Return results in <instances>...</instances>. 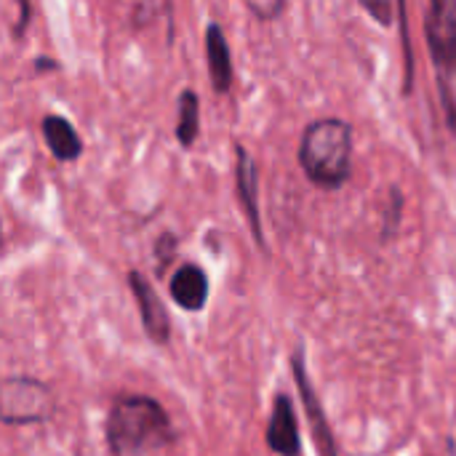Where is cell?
<instances>
[{
    "label": "cell",
    "instance_id": "obj_1",
    "mask_svg": "<svg viewBox=\"0 0 456 456\" xmlns=\"http://www.w3.org/2000/svg\"><path fill=\"white\" fill-rule=\"evenodd\" d=\"M110 456H168L176 430L168 411L150 395H120L104 428Z\"/></svg>",
    "mask_w": 456,
    "mask_h": 456
},
{
    "label": "cell",
    "instance_id": "obj_2",
    "mask_svg": "<svg viewBox=\"0 0 456 456\" xmlns=\"http://www.w3.org/2000/svg\"><path fill=\"white\" fill-rule=\"evenodd\" d=\"M350 126L326 118L307 126L299 144V163L318 187H339L350 176Z\"/></svg>",
    "mask_w": 456,
    "mask_h": 456
},
{
    "label": "cell",
    "instance_id": "obj_3",
    "mask_svg": "<svg viewBox=\"0 0 456 456\" xmlns=\"http://www.w3.org/2000/svg\"><path fill=\"white\" fill-rule=\"evenodd\" d=\"M56 414L53 390L32 377H8L0 382V422L24 428L43 425Z\"/></svg>",
    "mask_w": 456,
    "mask_h": 456
},
{
    "label": "cell",
    "instance_id": "obj_4",
    "mask_svg": "<svg viewBox=\"0 0 456 456\" xmlns=\"http://www.w3.org/2000/svg\"><path fill=\"white\" fill-rule=\"evenodd\" d=\"M425 35L436 64L456 75V3L454 0H436L425 19Z\"/></svg>",
    "mask_w": 456,
    "mask_h": 456
},
{
    "label": "cell",
    "instance_id": "obj_5",
    "mask_svg": "<svg viewBox=\"0 0 456 456\" xmlns=\"http://www.w3.org/2000/svg\"><path fill=\"white\" fill-rule=\"evenodd\" d=\"M128 281V289L136 299V307H139V315H142V326H144V334L155 342V345H166L171 339V318H168V310L163 305V299L158 297L155 286L150 283V278H144L139 270H131L126 275Z\"/></svg>",
    "mask_w": 456,
    "mask_h": 456
},
{
    "label": "cell",
    "instance_id": "obj_6",
    "mask_svg": "<svg viewBox=\"0 0 456 456\" xmlns=\"http://www.w3.org/2000/svg\"><path fill=\"white\" fill-rule=\"evenodd\" d=\"M168 291H171V299H174L182 310L198 313V310H203L206 302H208V275H206V270H203L200 265L187 262V265H182V267L171 275Z\"/></svg>",
    "mask_w": 456,
    "mask_h": 456
},
{
    "label": "cell",
    "instance_id": "obj_7",
    "mask_svg": "<svg viewBox=\"0 0 456 456\" xmlns=\"http://www.w3.org/2000/svg\"><path fill=\"white\" fill-rule=\"evenodd\" d=\"M267 444L275 454L299 456V428H297V414L294 403L286 395L275 398L270 428H267Z\"/></svg>",
    "mask_w": 456,
    "mask_h": 456
},
{
    "label": "cell",
    "instance_id": "obj_8",
    "mask_svg": "<svg viewBox=\"0 0 456 456\" xmlns=\"http://www.w3.org/2000/svg\"><path fill=\"white\" fill-rule=\"evenodd\" d=\"M294 377H297V385H299V393H302V401H305V409H307V417H310V425H313V436H315V444H318V452L321 456H337V444H334V436L329 430V422H326V414L318 403V395L305 374V366H302V355L297 353L294 355Z\"/></svg>",
    "mask_w": 456,
    "mask_h": 456
},
{
    "label": "cell",
    "instance_id": "obj_9",
    "mask_svg": "<svg viewBox=\"0 0 456 456\" xmlns=\"http://www.w3.org/2000/svg\"><path fill=\"white\" fill-rule=\"evenodd\" d=\"M206 61H208V77L214 91L227 94L232 86V53L219 24L206 27Z\"/></svg>",
    "mask_w": 456,
    "mask_h": 456
},
{
    "label": "cell",
    "instance_id": "obj_10",
    "mask_svg": "<svg viewBox=\"0 0 456 456\" xmlns=\"http://www.w3.org/2000/svg\"><path fill=\"white\" fill-rule=\"evenodd\" d=\"M40 134L51 150V155L61 163H72L83 155V139L75 126L61 115H45L40 123Z\"/></svg>",
    "mask_w": 456,
    "mask_h": 456
},
{
    "label": "cell",
    "instance_id": "obj_11",
    "mask_svg": "<svg viewBox=\"0 0 456 456\" xmlns=\"http://www.w3.org/2000/svg\"><path fill=\"white\" fill-rule=\"evenodd\" d=\"M238 150V166H235V182H238V198L243 203V211L248 216V224L254 230V238L259 243L262 240V222H259V198H256V166L254 158L246 152V147H235Z\"/></svg>",
    "mask_w": 456,
    "mask_h": 456
},
{
    "label": "cell",
    "instance_id": "obj_12",
    "mask_svg": "<svg viewBox=\"0 0 456 456\" xmlns=\"http://www.w3.org/2000/svg\"><path fill=\"white\" fill-rule=\"evenodd\" d=\"M200 134V99L192 88H184L176 102V139L182 147H192Z\"/></svg>",
    "mask_w": 456,
    "mask_h": 456
},
{
    "label": "cell",
    "instance_id": "obj_13",
    "mask_svg": "<svg viewBox=\"0 0 456 456\" xmlns=\"http://www.w3.org/2000/svg\"><path fill=\"white\" fill-rule=\"evenodd\" d=\"M176 248H179V243H176V235H171V232H163L155 240V256H158V270L160 273L176 259Z\"/></svg>",
    "mask_w": 456,
    "mask_h": 456
},
{
    "label": "cell",
    "instance_id": "obj_14",
    "mask_svg": "<svg viewBox=\"0 0 456 456\" xmlns=\"http://www.w3.org/2000/svg\"><path fill=\"white\" fill-rule=\"evenodd\" d=\"M248 11H254L262 19H273L283 11V3H248Z\"/></svg>",
    "mask_w": 456,
    "mask_h": 456
},
{
    "label": "cell",
    "instance_id": "obj_15",
    "mask_svg": "<svg viewBox=\"0 0 456 456\" xmlns=\"http://www.w3.org/2000/svg\"><path fill=\"white\" fill-rule=\"evenodd\" d=\"M363 8L371 11V13H377L382 24H390V19H393V16H390V13H393V5H390V3H369V0H363Z\"/></svg>",
    "mask_w": 456,
    "mask_h": 456
},
{
    "label": "cell",
    "instance_id": "obj_16",
    "mask_svg": "<svg viewBox=\"0 0 456 456\" xmlns=\"http://www.w3.org/2000/svg\"><path fill=\"white\" fill-rule=\"evenodd\" d=\"M0 246H3V227H0Z\"/></svg>",
    "mask_w": 456,
    "mask_h": 456
}]
</instances>
